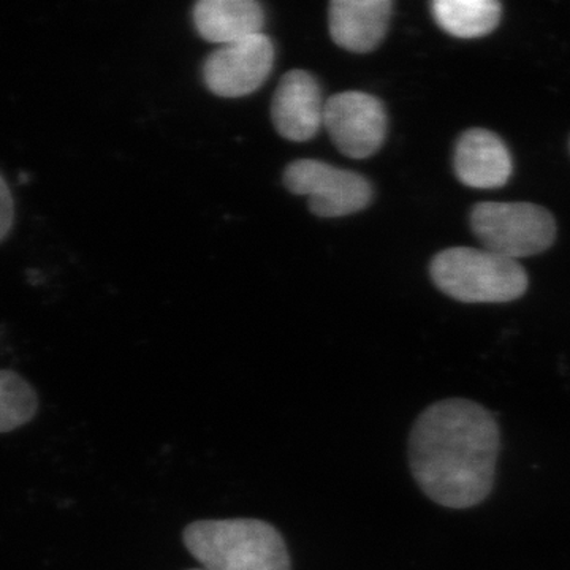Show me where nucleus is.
Returning a JSON list of instances; mask_svg holds the SVG:
<instances>
[{
  "label": "nucleus",
  "mask_w": 570,
  "mask_h": 570,
  "mask_svg": "<svg viewBox=\"0 0 570 570\" xmlns=\"http://www.w3.org/2000/svg\"><path fill=\"white\" fill-rule=\"evenodd\" d=\"M193 17L198 33L220 47L264 33V7L255 0H202Z\"/></svg>",
  "instance_id": "obj_11"
},
{
  "label": "nucleus",
  "mask_w": 570,
  "mask_h": 570,
  "mask_svg": "<svg viewBox=\"0 0 570 570\" xmlns=\"http://www.w3.org/2000/svg\"><path fill=\"white\" fill-rule=\"evenodd\" d=\"M392 11L390 0H333L328 9L332 39L347 51L376 50L389 31Z\"/></svg>",
  "instance_id": "obj_10"
},
{
  "label": "nucleus",
  "mask_w": 570,
  "mask_h": 570,
  "mask_svg": "<svg viewBox=\"0 0 570 570\" xmlns=\"http://www.w3.org/2000/svg\"><path fill=\"white\" fill-rule=\"evenodd\" d=\"M183 542L204 570H292L287 543L268 521L198 520L184 528Z\"/></svg>",
  "instance_id": "obj_2"
},
{
  "label": "nucleus",
  "mask_w": 570,
  "mask_h": 570,
  "mask_svg": "<svg viewBox=\"0 0 570 570\" xmlns=\"http://www.w3.org/2000/svg\"><path fill=\"white\" fill-rule=\"evenodd\" d=\"M275 63V45L265 33L223 45L206 59L209 91L225 99L249 96L264 85Z\"/></svg>",
  "instance_id": "obj_7"
},
{
  "label": "nucleus",
  "mask_w": 570,
  "mask_h": 570,
  "mask_svg": "<svg viewBox=\"0 0 570 570\" xmlns=\"http://www.w3.org/2000/svg\"><path fill=\"white\" fill-rule=\"evenodd\" d=\"M482 249L519 262L546 253L557 238L553 214L528 202H483L471 212Z\"/></svg>",
  "instance_id": "obj_4"
},
{
  "label": "nucleus",
  "mask_w": 570,
  "mask_h": 570,
  "mask_svg": "<svg viewBox=\"0 0 570 570\" xmlns=\"http://www.w3.org/2000/svg\"><path fill=\"white\" fill-rule=\"evenodd\" d=\"M324 107L321 86L309 71H287L273 96V124L285 140L307 141L324 126Z\"/></svg>",
  "instance_id": "obj_8"
},
{
  "label": "nucleus",
  "mask_w": 570,
  "mask_h": 570,
  "mask_svg": "<svg viewBox=\"0 0 570 570\" xmlns=\"http://www.w3.org/2000/svg\"><path fill=\"white\" fill-rule=\"evenodd\" d=\"M39 412V396L28 379L0 370V434L28 425Z\"/></svg>",
  "instance_id": "obj_13"
},
{
  "label": "nucleus",
  "mask_w": 570,
  "mask_h": 570,
  "mask_svg": "<svg viewBox=\"0 0 570 570\" xmlns=\"http://www.w3.org/2000/svg\"><path fill=\"white\" fill-rule=\"evenodd\" d=\"M324 126L344 156L367 159L382 148L387 137V111L371 94L341 92L326 100Z\"/></svg>",
  "instance_id": "obj_6"
},
{
  "label": "nucleus",
  "mask_w": 570,
  "mask_h": 570,
  "mask_svg": "<svg viewBox=\"0 0 570 570\" xmlns=\"http://www.w3.org/2000/svg\"><path fill=\"white\" fill-rule=\"evenodd\" d=\"M431 10L439 28L456 39L489 36L502 17V6L494 0H436Z\"/></svg>",
  "instance_id": "obj_12"
},
{
  "label": "nucleus",
  "mask_w": 570,
  "mask_h": 570,
  "mask_svg": "<svg viewBox=\"0 0 570 570\" xmlns=\"http://www.w3.org/2000/svg\"><path fill=\"white\" fill-rule=\"evenodd\" d=\"M499 449L501 431L489 409L449 397L430 404L412 425L409 468L431 501L448 509H471L493 491Z\"/></svg>",
  "instance_id": "obj_1"
},
{
  "label": "nucleus",
  "mask_w": 570,
  "mask_h": 570,
  "mask_svg": "<svg viewBox=\"0 0 570 570\" xmlns=\"http://www.w3.org/2000/svg\"><path fill=\"white\" fill-rule=\"evenodd\" d=\"M284 184L288 193L307 197L311 213L318 217L348 216L373 200V187L365 176L321 160H295L285 168Z\"/></svg>",
  "instance_id": "obj_5"
},
{
  "label": "nucleus",
  "mask_w": 570,
  "mask_h": 570,
  "mask_svg": "<svg viewBox=\"0 0 570 570\" xmlns=\"http://www.w3.org/2000/svg\"><path fill=\"white\" fill-rule=\"evenodd\" d=\"M189 570H204V569H189Z\"/></svg>",
  "instance_id": "obj_15"
},
{
  "label": "nucleus",
  "mask_w": 570,
  "mask_h": 570,
  "mask_svg": "<svg viewBox=\"0 0 570 570\" xmlns=\"http://www.w3.org/2000/svg\"><path fill=\"white\" fill-rule=\"evenodd\" d=\"M14 225V200L9 183L0 174V243L10 235Z\"/></svg>",
  "instance_id": "obj_14"
},
{
  "label": "nucleus",
  "mask_w": 570,
  "mask_h": 570,
  "mask_svg": "<svg viewBox=\"0 0 570 570\" xmlns=\"http://www.w3.org/2000/svg\"><path fill=\"white\" fill-rule=\"evenodd\" d=\"M430 272L439 291L461 303H508L528 291V275L519 262L474 247L442 250Z\"/></svg>",
  "instance_id": "obj_3"
},
{
  "label": "nucleus",
  "mask_w": 570,
  "mask_h": 570,
  "mask_svg": "<svg viewBox=\"0 0 570 570\" xmlns=\"http://www.w3.org/2000/svg\"><path fill=\"white\" fill-rule=\"evenodd\" d=\"M456 178L472 189H498L509 183L512 156L502 138L487 129L461 135L455 148Z\"/></svg>",
  "instance_id": "obj_9"
}]
</instances>
